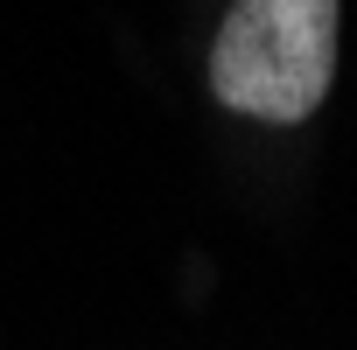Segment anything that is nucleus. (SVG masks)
I'll return each mask as SVG.
<instances>
[{"label": "nucleus", "mask_w": 357, "mask_h": 350, "mask_svg": "<svg viewBox=\"0 0 357 350\" xmlns=\"http://www.w3.org/2000/svg\"><path fill=\"white\" fill-rule=\"evenodd\" d=\"M336 70V0H238L211 50V91L231 112L294 126Z\"/></svg>", "instance_id": "nucleus-1"}]
</instances>
